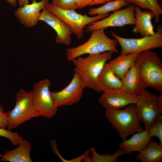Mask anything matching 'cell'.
Segmentation results:
<instances>
[{
  "mask_svg": "<svg viewBox=\"0 0 162 162\" xmlns=\"http://www.w3.org/2000/svg\"><path fill=\"white\" fill-rule=\"evenodd\" d=\"M113 53L108 51L89 54L86 57L80 56L71 61L75 66L74 72L80 76L84 88L94 90L98 76Z\"/></svg>",
  "mask_w": 162,
  "mask_h": 162,
  "instance_id": "1",
  "label": "cell"
},
{
  "mask_svg": "<svg viewBox=\"0 0 162 162\" xmlns=\"http://www.w3.org/2000/svg\"><path fill=\"white\" fill-rule=\"evenodd\" d=\"M104 29L92 30L88 40L78 46L68 48L66 50L68 60H73L86 54H96L111 51L118 53L117 41L111 39L105 34Z\"/></svg>",
  "mask_w": 162,
  "mask_h": 162,
  "instance_id": "2",
  "label": "cell"
},
{
  "mask_svg": "<svg viewBox=\"0 0 162 162\" xmlns=\"http://www.w3.org/2000/svg\"><path fill=\"white\" fill-rule=\"evenodd\" d=\"M146 88L162 93V61L151 50L139 53L135 64Z\"/></svg>",
  "mask_w": 162,
  "mask_h": 162,
  "instance_id": "3",
  "label": "cell"
},
{
  "mask_svg": "<svg viewBox=\"0 0 162 162\" xmlns=\"http://www.w3.org/2000/svg\"><path fill=\"white\" fill-rule=\"evenodd\" d=\"M105 116L113 127L123 140L130 134L141 132V121L135 104L128 106L123 109L106 110Z\"/></svg>",
  "mask_w": 162,
  "mask_h": 162,
  "instance_id": "4",
  "label": "cell"
},
{
  "mask_svg": "<svg viewBox=\"0 0 162 162\" xmlns=\"http://www.w3.org/2000/svg\"><path fill=\"white\" fill-rule=\"evenodd\" d=\"M15 99L14 107L7 112V128L9 130L32 118L40 116L33 106L32 91L20 89L16 95Z\"/></svg>",
  "mask_w": 162,
  "mask_h": 162,
  "instance_id": "5",
  "label": "cell"
},
{
  "mask_svg": "<svg viewBox=\"0 0 162 162\" xmlns=\"http://www.w3.org/2000/svg\"><path fill=\"white\" fill-rule=\"evenodd\" d=\"M46 8L51 13L62 20L69 27L78 40L84 37V28L93 22L102 19L110 14L89 16L82 14L75 10L62 9L49 3Z\"/></svg>",
  "mask_w": 162,
  "mask_h": 162,
  "instance_id": "6",
  "label": "cell"
},
{
  "mask_svg": "<svg viewBox=\"0 0 162 162\" xmlns=\"http://www.w3.org/2000/svg\"><path fill=\"white\" fill-rule=\"evenodd\" d=\"M111 35L118 42L121 48V53H139L152 49L162 47V26L158 25L157 31L152 35L140 38H126L110 31Z\"/></svg>",
  "mask_w": 162,
  "mask_h": 162,
  "instance_id": "7",
  "label": "cell"
},
{
  "mask_svg": "<svg viewBox=\"0 0 162 162\" xmlns=\"http://www.w3.org/2000/svg\"><path fill=\"white\" fill-rule=\"evenodd\" d=\"M162 93L159 96L145 90L137 95L135 106L137 113L148 130L162 113Z\"/></svg>",
  "mask_w": 162,
  "mask_h": 162,
  "instance_id": "8",
  "label": "cell"
},
{
  "mask_svg": "<svg viewBox=\"0 0 162 162\" xmlns=\"http://www.w3.org/2000/svg\"><path fill=\"white\" fill-rule=\"evenodd\" d=\"M50 80L45 79L36 82L32 90L34 108L39 116L50 118L57 113L58 108L53 99L50 87Z\"/></svg>",
  "mask_w": 162,
  "mask_h": 162,
  "instance_id": "9",
  "label": "cell"
},
{
  "mask_svg": "<svg viewBox=\"0 0 162 162\" xmlns=\"http://www.w3.org/2000/svg\"><path fill=\"white\" fill-rule=\"evenodd\" d=\"M135 6L132 4L124 8L114 11L105 18L92 22L86 26L84 32L88 33L96 29H105L110 27L134 25Z\"/></svg>",
  "mask_w": 162,
  "mask_h": 162,
  "instance_id": "10",
  "label": "cell"
},
{
  "mask_svg": "<svg viewBox=\"0 0 162 162\" xmlns=\"http://www.w3.org/2000/svg\"><path fill=\"white\" fill-rule=\"evenodd\" d=\"M84 88L80 76L74 72L70 83L59 91L51 92L55 105L58 107L74 105L81 99Z\"/></svg>",
  "mask_w": 162,
  "mask_h": 162,
  "instance_id": "11",
  "label": "cell"
},
{
  "mask_svg": "<svg viewBox=\"0 0 162 162\" xmlns=\"http://www.w3.org/2000/svg\"><path fill=\"white\" fill-rule=\"evenodd\" d=\"M98 99L100 104L106 110L121 109L131 104H135L137 95L129 94L121 88L105 91Z\"/></svg>",
  "mask_w": 162,
  "mask_h": 162,
  "instance_id": "12",
  "label": "cell"
},
{
  "mask_svg": "<svg viewBox=\"0 0 162 162\" xmlns=\"http://www.w3.org/2000/svg\"><path fill=\"white\" fill-rule=\"evenodd\" d=\"M38 21L45 22L55 31V40L57 43L66 45H70L73 34L70 29L62 20L46 7L40 12Z\"/></svg>",
  "mask_w": 162,
  "mask_h": 162,
  "instance_id": "13",
  "label": "cell"
},
{
  "mask_svg": "<svg viewBox=\"0 0 162 162\" xmlns=\"http://www.w3.org/2000/svg\"><path fill=\"white\" fill-rule=\"evenodd\" d=\"M49 0H41L37 2L32 0L31 4H26L17 8L14 16L25 27L31 28L37 25L41 11L46 8Z\"/></svg>",
  "mask_w": 162,
  "mask_h": 162,
  "instance_id": "14",
  "label": "cell"
},
{
  "mask_svg": "<svg viewBox=\"0 0 162 162\" xmlns=\"http://www.w3.org/2000/svg\"><path fill=\"white\" fill-rule=\"evenodd\" d=\"M121 79V88L129 94L138 95L146 88L135 64Z\"/></svg>",
  "mask_w": 162,
  "mask_h": 162,
  "instance_id": "15",
  "label": "cell"
},
{
  "mask_svg": "<svg viewBox=\"0 0 162 162\" xmlns=\"http://www.w3.org/2000/svg\"><path fill=\"white\" fill-rule=\"evenodd\" d=\"M134 15L135 22L132 30L133 33L138 34L142 37L154 33L155 32L152 22V19L154 18V16L151 10L143 11L140 8L135 6Z\"/></svg>",
  "mask_w": 162,
  "mask_h": 162,
  "instance_id": "16",
  "label": "cell"
},
{
  "mask_svg": "<svg viewBox=\"0 0 162 162\" xmlns=\"http://www.w3.org/2000/svg\"><path fill=\"white\" fill-rule=\"evenodd\" d=\"M121 86V79L115 74L106 63L98 77L94 90L99 92L120 88Z\"/></svg>",
  "mask_w": 162,
  "mask_h": 162,
  "instance_id": "17",
  "label": "cell"
},
{
  "mask_svg": "<svg viewBox=\"0 0 162 162\" xmlns=\"http://www.w3.org/2000/svg\"><path fill=\"white\" fill-rule=\"evenodd\" d=\"M151 138L148 130H144L134 134L129 139L123 140L118 146L126 154L135 152H140L146 147Z\"/></svg>",
  "mask_w": 162,
  "mask_h": 162,
  "instance_id": "18",
  "label": "cell"
},
{
  "mask_svg": "<svg viewBox=\"0 0 162 162\" xmlns=\"http://www.w3.org/2000/svg\"><path fill=\"white\" fill-rule=\"evenodd\" d=\"M138 54H121L108 63L115 74L121 79L135 64Z\"/></svg>",
  "mask_w": 162,
  "mask_h": 162,
  "instance_id": "19",
  "label": "cell"
},
{
  "mask_svg": "<svg viewBox=\"0 0 162 162\" xmlns=\"http://www.w3.org/2000/svg\"><path fill=\"white\" fill-rule=\"evenodd\" d=\"M16 148L5 152L0 158L2 162H32L30 157L32 146L30 143L24 140Z\"/></svg>",
  "mask_w": 162,
  "mask_h": 162,
  "instance_id": "20",
  "label": "cell"
},
{
  "mask_svg": "<svg viewBox=\"0 0 162 162\" xmlns=\"http://www.w3.org/2000/svg\"><path fill=\"white\" fill-rule=\"evenodd\" d=\"M136 159L141 162H160L162 146L151 140L144 149L139 152Z\"/></svg>",
  "mask_w": 162,
  "mask_h": 162,
  "instance_id": "21",
  "label": "cell"
},
{
  "mask_svg": "<svg viewBox=\"0 0 162 162\" xmlns=\"http://www.w3.org/2000/svg\"><path fill=\"white\" fill-rule=\"evenodd\" d=\"M129 5V3L125 0H113L105 3L100 7L91 8L88 14L92 16L104 15Z\"/></svg>",
  "mask_w": 162,
  "mask_h": 162,
  "instance_id": "22",
  "label": "cell"
},
{
  "mask_svg": "<svg viewBox=\"0 0 162 162\" xmlns=\"http://www.w3.org/2000/svg\"><path fill=\"white\" fill-rule=\"evenodd\" d=\"M90 151L91 154V162H118V158L119 156L126 154L124 151L120 149L112 154H100L96 152L95 148L93 147L91 148Z\"/></svg>",
  "mask_w": 162,
  "mask_h": 162,
  "instance_id": "23",
  "label": "cell"
},
{
  "mask_svg": "<svg viewBox=\"0 0 162 162\" xmlns=\"http://www.w3.org/2000/svg\"><path fill=\"white\" fill-rule=\"evenodd\" d=\"M151 137L155 136L160 141V144L162 146V115L160 114L148 130Z\"/></svg>",
  "mask_w": 162,
  "mask_h": 162,
  "instance_id": "24",
  "label": "cell"
},
{
  "mask_svg": "<svg viewBox=\"0 0 162 162\" xmlns=\"http://www.w3.org/2000/svg\"><path fill=\"white\" fill-rule=\"evenodd\" d=\"M0 136L7 138L13 145L16 146L19 145L24 140L17 133L1 128H0Z\"/></svg>",
  "mask_w": 162,
  "mask_h": 162,
  "instance_id": "25",
  "label": "cell"
},
{
  "mask_svg": "<svg viewBox=\"0 0 162 162\" xmlns=\"http://www.w3.org/2000/svg\"><path fill=\"white\" fill-rule=\"evenodd\" d=\"M51 3L62 9L75 10L77 9L75 0H52Z\"/></svg>",
  "mask_w": 162,
  "mask_h": 162,
  "instance_id": "26",
  "label": "cell"
},
{
  "mask_svg": "<svg viewBox=\"0 0 162 162\" xmlns=\"http://www.w3.org/2000/svg\"><path fill=\"white\" fill-rule=\"evenodd\" d=\"M150 5L151 11L155 18V22H158L162 14V9L157 0H145Z\"/></svg>",
  "mask_w": 162,
  "mask_h": 162,
  "instance_id": "27",
  "label": "cell"
},
{
  "mask_svg": "<svg viewBox=\"0 0 162 162\" xmlns=\"http://www.w3.org/2000/svg\"><path fill=\"white\" fill-rule=\"evenodd\" d=\"M8 124L7 112H4L3 108L0 105V128L6 129Z\"/></svg>",
  "mask_w": 162,
  "mask_h": 162,
  "instance_id": "28",
  "label": "cell"
},
{
  "mask_svg": "<svg viewBox=\"0 0 162 162\" xmlns=\"http://www.w3.org/2000/svg\"><path fill=\"white\" fill-rule=\"evenodd\" d=\"M128 3H132L140 8L151 10V7L145 0H125Z\"/></svg>",
  "mask_w": 162,
  "mask_h": 162,
  "instance_id": "29",
  "label": "cell"
},
{
  "mask_svg": "<svg viewBox=\"0 0 162 162\" xmlns=\"http://www.w3.org/2000/svg\"><path fill=\"white\" fill-rule=\"evenodd\" d=\"M93 0H75L77 9L84 8L87 6H91Z\"/></svg>",
  "mask_w": 162,
  "mask_h": 162,
  "instance_id": "30",
  "label": "cell"
},
{
  "mask_svg": "<svg viewBox=\"0 0 162 162\" xmlns=\"http://www.w3.org/2000/svg\"><path fill=\"white\" fill-rule=\"evenodd\" d=\"M113 0H93L91 6L102 4Z\"/></svg>",
  "mask_w": 162,
  "mask_h": 162,
  "instance_id": "31",
  "label": "cell"
},
{
  "mask_svg": "<svg viewBox=\"0 0 162 162\" xmlns=\"http://www.w3.org/2000/svg\"><path fill=\"white\" fill-rule=\"evenodd\" d=\"M10 5L13 7H15L17 5L16 0H5Z\"/></svg>",
  "mask_w": 162,
  "mask_h": 162,
  "instance_id": "32",
  "label": "cell"
},
{
  "mask_svg": "<svg viewBox=\"0 0 162 162\" xmlns=\"http://www.w3.org/2000/svg\"><path fill=\"white\" fill-rule=\"evenodd\" d=\"M20 6H22L29 3V0H18Z\"/></svg>",
  "mask_w": 162,
  "mask_h": 162,
  "instance_id": "33",
  "label": "cell"
},
{
  "mask_svg": "<svg viewBox=\"0 0 162 162\" xmlns=\"http://www.w3.org/2000/svg\"><path fill=\"white\" fill-rule=\"evenodd\" d=\"M2 154H0V158L2 157Z\"/></svg>",
  "mask_w": 162,
  "mask_h": 162,
  "instance_id": "34",
  "label": "cell"
}]
</instances>
